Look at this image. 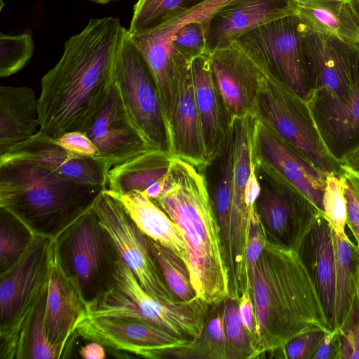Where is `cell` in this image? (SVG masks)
I'll list each match as a JSON object with an SVG mask.
<instances>
[{
  "label": "cell",
  "instance_id": "9a60e30c",
  "mask_svg": "<svg viewBox=\"0 0 359 359\" xmlns=\"http://www.w3.org/2000/svg\"><path fill=\"white\" fill-rule=\"evenodd\" d=\"M76 333L90 341L147 358H182L194 341L147 321L123 317L88 316Z\"/></svg>",
  "mask_w": 359,
  "mask_h": 359
},
{
  "label": "cell",
  "instance_id": "f546056e",
  "mask_svg": "<svg viewBox=\"0 0 359 359\" xmlns=\"http://www.w3.org/2000/svg\"><path fill=\"white\" fill-rule=\"evenodd\" d=\"M117 198L144 235L170 249L187 264L186 249L177 226L155 202L137 191Z\"/></svg>",
  "mask_w": 359,
  "mask_h": 359
},
{
  "label": "cell",
  "instance_id": "74e56055",
  "mask_svg": "<svg viewBox=\"0 0 359 359\" xmlns=\"http://www.w3.org/2000/svg\"><path fill=\"white\" fill-rule=\"evenodd\" d=\"M34 51L30 30L16 35L0 34V76L8 77L21 70Z\"/></svg>",
  "mask_w": 359,
  "mask_h": 359
},
{
  "label": "cell",
  "instance_id": "ab89813d",
  "mask_svg": "<svg viewBox=\"0 0 359 359\" xmlns=\"http://www.w3.org/2000/svg\"><path fill=\"white\" fill-rule=\"evenodd\" d=\"M208 18L184 22L170 38V46L190 63L206 53L205 20Z\"/></svg>",
  "mask_w": 359,
  "mask_h": 359
},
{
  "label": "cell",
  "instance_id": "3957f363",
  "mask_svg": "<svg viewBox=\"0 0 359 359\" xmlns=\"http://www.w3.org/2000/svg\"><path fill=\"white\" fill-rule=\"evenodd\" d=\"M153 201L178 229L196 297L210 305L221 303L229 294V274L205 177L173 156L164 189Z\"/></svg>",
  "mask_w": 359,
  "mask_h": 359
},
{
  "label": "cell",
  "instance_id": "9c48e42d",
  "mask_svg": "<svg viewBox=\"0 0 359 359\" xmlns=\"http://www.w3.org/2000/svg\"><path fill=\"white\" fill-rule=\"evenodd\" d=\"M113 81L130 116L148 143L172 154L169 125L156 81L124 27L114 59Z\"/></svg>",
  "mask_w": 359,
  "mask_h": 359
},
{
  "label": "cell",
  "instance_id": "f6af8a7d",
  "mask_svg": "<svg viewBox=\"0 0 359 359\" xmlns=\"http://www.w3.org/2000/svg\"><path fill=\"white\" fill-rule=\"evenodd\" d=\"M54 140L58 145L70 152L90 157L100 161V153L97 148L83 132H67L54 138Z\"/></svg>",
  "mask_w": 359,
  "mask_h": 359
},
{
  "label": "cell",
  "instance_id": "2e32d148",
  "mask_svg": "<svg viewBox=\"0 0 359 359\" xmlns=\"http://www.w3.org/2000/svg\"><path fill=\"white\" fill-rule=\"evenodd\" d=\"M303 46L311 84L307 101L346 94L352 84L359 50L304 27Z\"/></svg>",
  "mask_w": 359,
  "mask_h": 359
},
{
  "label": "cell",
  "instance_id": "277c9868",
  "mask_svg": "<svg viewBox=\"0 0 359 359\" xmlns=\"http://www.w3.org/2000/svg\"><path fill=\"white\" fill-rule=\"evenodd\" d=\"M104 189L33 163L0 164V208L16 217L33 235L53 240L92 210Z\"/></svg>",
  "mask_w": 359,
  "mask_h": 359
},
{
  "label": "cell",
  "instance_id": "8992f818",
  "mask_svg": "<svg viewBox=\"0 0 359 359\" xmlns=\"http://www.w3.org/2000/svg\"><path fill=\"white\" fill-rule=\"evenodd\" d=\"M254 114L315 168L342 174L339 159L328 147L309 102L269 74L257 95Z\"/></svg>",
  "mask_w": 359,
  "mask_h": 359
},
{
  "label": "cell",
  "instance_id": "681fc988",
  "mask_svg": "<svg viewBox=\"0 0 359 359\" xmlns=\"http://www.w3.org/2000/svg\"><path fill=\"white\" fill-rule=\"evenodd\" d=\"M339 159L342 172L359 176V142L342 153Z\"/></svg>",
  "mask_w": 359,
  "mask_h": 359
},
{
  "label": "cell",
  "instance_id": "d590c367",
  "mask_svg": "<svg viewBox=\"0 0 359 359\" xmlns=\"http://www.w3.org/2000/svg\"><path fill=\"white\" fill-rule=\"evenodd\" d=\"M33 234L16 217L0 208V273L13 265L27 250Z\"/></svg>",
  "mask_w": 359,
  "mask_h": 359
},
{
  "label": "cell",
  "instance_id": "e0dca14e",
  "mask_svg": "<svg viewBox=\"0 0 359 359\" xmlns=\"http://www.w3.org/2000/svg\"><path fill=\"white\" fill-rule=\"evenodd\" d=\"M84 133L97 148L99 160L108 171L137 155L154 149L133 121L114 81L101 111Z\"/></svg>",
  "mask_w": 359,
  "mask_h": 359
},
{
  "label": "cell",
  "instance_id": "f5cc1de1",
  "mask_svg": "<svg viewBox=\"0 0 359 359\" xmlns=\"http://www.w3.org/2000/svg\"><path fill=\"white\" fill-rule=\"evenodd\" d=\"M86 1H89L94 2V3L100 4H108L111 1H119V0H86Z\"/></svg>",
  "mask_w": 359,
  "mask_h": 359
},
{
  "label": "cell",
  "instance_id": "52a82bcc",
  "mask_svg": "<svg viewBox=\"0 0 359 359\" xmlns=\"http://www.w3.org/2000/svg\"><path fill=\"white\" fill-rule=\"evenodd\" d=\"M114 278L112 289L88 304V316L137 318L182 338L195 340L200 337L210 304L197 297L175 304L155 299L143 289L121 258Z\"/></svg>",
  "mask_w": 359,
  "mask_h": 359
},
{
  "label": "cell",
  "instance_id": "f35d334b",
  "mask_svg": "<svg viewBox=\"0 0 359 359\" xmlns=\"http://www.w3.org/2000/svg\"><path fill=\"white\" fill-rule=\"evenodd\" d=\"M323 214L337 235L345 237L346 205L341 175L327 173L322 198Z\"/></svg>",
  "mask_w": 359,
  "mask_h": 359
},
{
  "label": "cell",
  "instance_id": "7c38bea8",
  "mask_svg": "<svg viewBox=\"0 0 359 359\" xmlns=\"http://www.w3.org/2000/svg\"><path fill=\"white\" fill-rule=\"evenodd\" d=\"M260 191L255 210L266 240L296 251L316 217L322 213L292 186L257 161Z\"/></svg>",
  "mask_w": 359,
  "mask_h": 359
},
{
  "label": "cell",
  "instance_id": "d6a6232c",
  "mask_svg": "<svg viewBox=\"0 0 359 359\" xmlns=\"http://www.w3.org/2000/svg\"><path fill=\"white\" fill-rule=\"evenodd\" d=\"M208 0H137L128 32L140 34L161 27L195 10Z\"/></svg>",
  "mask_w": 359,
  "mask_h": 359
},
{
  "label": "cell",
  "instance_id": "484cf974",
  "mask_svg": "<svg viewBox=\"0 0 359 359\" xmlns=\"http://www.w3.org/2000/svg\"><path fill=\"white\" fill-rule=\"evenodd\" d=\"M172 158L156 149L137 155L109 170L107 189L116 197L137 191L155 201L164 189Z\"/></svg>",
  "mask_w": 359,
  "mask_h": 359
},
{
  "label": "cell",
  "instance_id": "ffe728a7",
  "mask_svg": "<svg viewBox=\"0 0 359 359\" xmlns=\"http://www.w3.org/2000/svg\"><path fill=\"white\" fill-rule=\"evenodd\" d=\"M10 162L36 163L79 182L107 187L109 171L102 163L66 150L40 130L0 155V164Z\"/></svg>",
  "mask_w": 359,
  "mask_h": 359
},
{
  "label": "cell",
  "instance_id": "b9f144b4",
  "mask_svg": "<svg viewBox=\"0 0 359 359\" xmlns=\"http://www.w3.org/2000/svg\"><path fill=\"white\" fill-rule=\"evenodd\" d=\"M327 332L320 328L307 330L269 353L270 358L311 359Z\"/></svg>",
  "mask_w": 359,
  "mask_h": 359
},
{
  "label": "cell",
  "instance_id": "44dd1931",
  "mask_svg": "<svg viewBox=\"0 0 359 359\" xmlns=\"http://www.w3.org/2000/svg\"><path fill=\"white\" fill-rule=\"evenodd\" d=\"M255 153L259 163L292 186L323 213L322 198L327 173L312 166L259 120Z\"/></svg>",
  "mask_w": 359,
  "mask_h": 359
},
{
  "label": "cell",
  "instance_id": "ee69618b",
  "mask_svg": "<svg viewBox=\"0 0 359 359\" xmlns=\"http://www.w3.org/2000/svg\"><path fill=\"white\" fill-rule=\"evenodd\" d=\"M346 205V225L359 247V176L347 171L341 174Z\"/></svg>",
  "mask_w": 359,
  "mask_h": 359
},
{
  "label": "cell",
  "instance_id": "603a6c76",
  "mask_svg": "<svg viewBox=\"0 0 359 359\" xmlns=\"http://www.w3.org/2000/svg\"><path fill=\"white\" fill-rule=\"evenodd\" d=\"M87 317V303L76 283L61 266L53 241L46 312L47 333L51 343L67 353L79 324Z\"/></svg>",
  "mask_w": 359,
  "mask_h": 359
},
{
  "label": "cell",
  "instance_id": "7dc6e473",
  "mask_svg": "<svg viewBox=\"0 0 359 359\" xmlns=\"http://www.w3.org/2000/svg\"><path fill=\"white\" fill-rule=\"evenodd\" d=\"M238 317L248 332L252 344L256 334V318L249 291H245L238 300Z\"/></svg>",
  "mask_w": 359,
  "mask_h": 359
},
{
  "label": "cell",
  "instance_id": "8fae6325",
  "mask_svg": "<svg viewBox=\"0 0 359 359\" xmlns=\"http://www.w3.org/2000/svg\"><path fill=\"white\" fill-rule=\"evenodd\" d=\"M304 27L297 14L257 27L233 43L267 74L309 99L311 84L303 46Z\"/></svg>",
  "mask_w": 359,
  "mask_h": 359
},
{
  "label": "cell",
  "instance_id": "f907efd6",
  "mask_svg": "<svg viewBox=\"0 0 359 359\" xmlns=\"http://www.w3.org/2000/svg\"><path fill=\"white\" fill-rule=\"evenodd\" d=\"M79 354L85 359H103L106 357L102 345L95 341H91L82 347Z\"/></svg>",
  "mask_w": 359,
  "mask_h": 359
},
{
  "label": "cell",
  "instance_id": "4fadbf2b",
  "mask_svg": "<svg viewBox=\"0 0 359 359\" xmlns=\"http://www.w3.org/2000/svg\"><path fill=\"white\" fill-rule=\"evenodd\" d=\"M93 210L114 241L121 258L132 271L143 289L155 299L170 304L180 302L168 287L141 231L121 200L104 189Z\"/></svg>",
  "mask_w": 359,
  "mask_h": 359
},
{
  "label": "cell",
  "instance_id": "1f68e13d",
  "mask_svg": "<svg viewBox=\"0 0 359 359\" xmlns=\"http://www.w3.org/2000/svg\"><path fill=\"white\" fill-rule=\"evenodd\" d=\"M233 137L232 126L219 159L217 177L210 196L219 228L220 237L226 253L232 250L231 203L233 196Z\"/></svg>",
  "mask_w": 359,
  "mask_h": 359
},
{
  "label": "cell",
  "instance_id": "e575fe53",
  "mask_svg": "<svg viewBox=\"0 0 359 359\" xmlns=\"http://www.w3.org/2000/svg\"><path fill=\"white\" fill-rule=\"evenodd\" d=\"M183 358L226 359L223 301L210 305L200 337L194 340Z\"/></svg>",
  "mask_w": 359,
  "mask_h": 359
},
{
  "label": "cell",
  "instance_id": "6da1fadb",
  "mask_svg": "<svg viewBox=\"0 0 359 359\" xmlns=\"http://www.w3.org/2000/svg\"><path fill=\"white\" fill-rule=\"evenodd\" d=\"M123 28L117 18H92L65 42L60 59L41 80L39 130L57 138L90 128L113 83Z\"/></svg>",
  "mask_w": 359,
  "mask_h": 359
},
{
  "label": "cell",
  "instance_id": "ba28073f",
  "mask_svg": "<svg viewBox=\"0 0 359 359\" xmlns=\"http://www.w3.org/2000/svg\"><path fill=\"white\" fill-rule=\"evenodd\" d=\"M59 262L87 304L115 286L118 249L93 208L54 240Z\"/></svg>",
  "mask_w": 359,
  "mask_h": 359
},
{
  "label": "cell",
  "instance_id": "7bdbcfd3",
  "mask_svg": "<svg viewBox=\"0 0 359 359\" xmlns=\"http://www.w3.org/2000/svg\"><path fill=\"white\" fill-rule=\"evenodd\" d=\"M340 359H359V292L341 326L336 330Z\"/></svg>",
  "mask_w": 359,
  "mask_h": 359
},
{
  "label": "cell",
  "instance_id": "4316f807",
  "mask_svg": "<svg viewBox=\"0 0 359 359\" xmlns=\"http://www.w3.org/2000/svg\"><path fill=\"white\" fill-rule=\"evenodd\" d=\"M177 106L169 123L171 154L198 168L208 166L201 118L190 71L182 85Z\"/></svg>",
  "mask_w": 359,
  "mask_h": 359
},
{
  "label": "cell",
  "instance_id": "ac0fdd59",
  "mask_svg": "<svg viewBox=\"0 0 359 359\" xmlns=\"http://www.w3.org/2000/svg\"><path fill=\"white\" fill-rule=\"evenodd\" d=\"M208 57L213 81L231 118L254 114L267 74L234 43Z\"/></svg>",
  "mask_w": 359,
  "mask_h": 359
},
{
  "label": "cell",
  "instance_id": "816d5d0a",
  "mask_svg": "<svg viewBox=\"0 0 359 359\" xmlns=\"http://www.w3.org/2000/svg\"><path fill=\"white\" fill-rule=\"evenodd\" d=\"M359 19V0H349Z\"/></svg>",
  "mask_w": 359,
  "mask_h": 359
},
{
  "label": "cell",
  "instance_id": "7a4b0ae2",
  "mask_svg": "<svg viewBox=\"0 0 359 359\" xmlns=\"http://www.w3.org/2000/svg\"><path fill=\"white\" fill-rule=\"evenodd\" d=\"M249 292L256 318L252 359L265 358L266 353L307 330L333 331L294 251L266 240L256 262Z\"/></svg>",
  "mask_w": 359,
  "mask_h": 359
},
{
  "label": "cell",
  "instance_id": "d4e9b609",
  "mask_svg": "<svg viewBox=\"0 0 359 359\" xmlns=\"http://www.w3.org/2000/svg\"><path fill=\"white\" fill-rule=\"evenodd\" d=\"M320 129L338 158L359 142V55L351 86L339 96H325L309 102Z\"/></svg>",
  "mask_w": 359,
  "mask_h": 359
},
{
  "label": "cell",
  "instance_id": "c3c4849f",
  "mask_svg": "<svg viewBox=\"0 0 359 359\" xmlns=\"http://www.w3.org/2000/svg\"><path fill=\"white\" fill-rule=\"evenodd\" d=\"M311 359H340V348L336 331L327 332Z\"/></svg>",
  "mask_w": 359,
  "mask_h": 359
},
{
  "label": "cell",
  "instance_id": "bcb514c9",
  "mask_svg": "<svg viewBox=\"0 0 359 359\" xmlns=\"http://www.w3.org/2000/svg\"><path fill=\"white\" fill-rule=\"evenodd\" d=\"M266 241L264 229L255 212L250 222L246 250V265L249 282L253 276L256 262L264 248Z\"/></svg>",
  "mask_w": 359,
  "mask_h": 359
},
{
  "label": "cell",
  "instance_id": "8d00e7d4",
  "mask_svg": "<svg viewBox=\"0 0 359 359\" xmlns=\"http://www.w3.org/2000/svg\"><path fill=\"white\" fill-rule=\"evenodd\" d=\"M223 304L226 359H252V340L239 319L238 302L227 297Z\"/></svg>",
  "mask_w": 359,
  "mask_h": 359
},
{
  "label": "cell",
  "instance_id": "5bb4252c",
  "mask_svg": "<svg viewBox=\"0 0 359 359\" xmlns=\"http://www.w3.org/2000/svg\"><path fill=\"white\" fill-rule=\"evenodd\" d=\"M229 0H208L195 10L153 30L130 34L147 60L156 81L166 120L169 123L179 101L190 65L170 43L174 32L184 22L210 16Z\"/></svg>",
  "mask_w": 359,
  "mask_h": 359
},
{
  "label": "cell",
  "instance_id": "d6986e66",
  "mask_svg": "<svg viewBox=\"0 0 359 359\" xmlns=\"http://www.w3.org/2000/svg\"><path fill=\"white\" fill-rule=\"evenodd\" d=\"M296 14V0H229L205 20V55L231 46L239 36L257 27Z\"/></svg>",
  "mask_w": 359,
  "mask_h": 359
},
{
  "label": "cell",
  "instance_id": "f1b7e54d",
  "mask_svg": "<svg viewBox=\"0 0 359 359\" xmlns=\"http://www.w3.org/2000/svg\"><path fill=\"white\" fill-rule=\"evenodd\" d=\"M297 4V15L306 30L359 50V19L349 0H304Z\"/></svg>",
  "mask_w": 359,
  "mask_h": 359
},
{
  "label": "cell",
  "instance_id": "60d3db41",
  "mask_svg": "<svg viewBox=\"0 0 359 359\" xmlns=\"http://www.w3.org/2000/svg\"><path fill=\"white\" fill-rule=\"evenodd\" d=\"M47 293L41 299L34 313L29 334V359H58L65 351L49 339L46 329Z\"/></svg>",
  "mask_w": 359,
  "mask_h": 359
},
{
  "label": "cell",
  "instance_id": "83f0119b",
  "mask_svg": "<svg viewBox=\"0 0 359 359\" xmlns=\"http://www.w3.org/2000/svg\"><path fill=\"white\" fill-rule=\"evenodd\" d=\"M37 100L31 88L0 87V155L39 131Z\"/></svg>",
  "mask_w": 359,
  "mask_h": 359
},
{
  "label": "cell",
  "instance_id": "7402d4cb",
  "mask_svg": "<svg viewBox=\"0 0 359 359\" xmlns=\"http://www.w3.org/2000/svg\"><path fill=\"white\" fill-rule=\"evenodd\" d=\"M295 252L316 292L327 324L334 331L335 253L332 226L323 213L316 217Z\"/></svg>",
  "mask_w": 359,
  "mask_h": 359
},
{
  "label": "cell",
  "instance_id": "836d02e7",
  "mask_svg": "<svg viewBox=\"0 0 359 359\" xmlns=\"http://www.w3.org/2000/svg\"><path fill=\"white\" fill-rule=\"evenodd\" d=\"M146 241L165 283L177 299L180 302H189L196 298L189 269L182 259L147 236Z\"/></svg>",
  "mask_w": 359,
  "mask_h": 359
},
{
  "label": "cell",
  "instance_id": "db71d44e",
  "mask_svg": "<svg viewBox=\"0 0 359 359\" xmlns=\"http://www.w3.org/2000/svg\"><path fill=\"white\" fill-rule=\"evenodd\" d=\"M297 1H304V0H296Z\"/></svg>",
  "mask_w": 359,
  "mask_h": 359
},
{
  "label": "cell",
  "instance_id": "5b68a950",
  "mask_svg": "<svg viewBox=\"0 0 359 359\" xmlns=\"http://www.w3.org/2000/svg\"><path fill=\"white\" fill-rule=\"evenodd\" d=\"M53 241L33 235L18 260L0 273V359H29L32 323L48 292Z\"/></svg>",
  "mask_w": 359,
  "mask_h": 359
},
{
  "label": "cell",
  "instance_id": "30bf717a",
  "mask_svg": "<svg viewBox=\"0 0 359 359\" xmlns=\"http://www.w3.org/2000/svg\"><path fill=\"white\" fill-rule=\"evenodd\" d=\"M257 118L254 114L234 118L233 196L231 225L232 262L230 266V285L243 289L248 283L246 250L250 222L255 212V204L260 191L257 175V160L255 135Z\"/></svg>",
  "mask_w": 359,
  "mask_h": 359
},
{
  "label": "cell",
  "instance_id": "4dcf8cb0",
  "mask_svg": "<svg viewBox=\"0 0 359 359\" xmlns=\"http://www.w3.org/2000/svg\"><path fill=\"white\" fill-rule=\"evenodd\" d=\"M335 253V330L341 325L359 292V247L332 228Z\"/></svg>",
  "mask_w": 359,
  "mask_h": 359
},
{
  "label": "cell",
  "instance_id": "cb8c5ba5",
  "mask_svg": "<svg viewBox=\"0 0 359 359\" xmlns=\"http://www.w3.org/2000/svg\"><path fill=\"white\" fill-rule=\"evenodd\" d=\"M190 67L208 166L221 155L233 118L213 81L208 55L194 59Z\"/></svg>",
  "mask_w": 359,
  "mask_h": 359
}]
</instances>
